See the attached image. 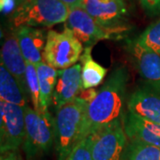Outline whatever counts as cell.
Segmentation results:
<instances>
[{"label":"cell","instance_id":"cell-10","mask_svg":"<svg viewBox=\"0 0 160 160\" xmlns=\"http://www.w3.org/2000/svg\"><path fill=\"white\" fill-rule=\"evenodd\" d=\"M81 70L80 64H75L68 69H59L52 99V104L55 110L79 96L83 90Z\"/></svg>","mask_w":160,"mask_h":160},{"label":"cell","instance_id":"cell-12","mask_svg":"<svg viewBox=\"0 0 160 160\" xmlns=\"http://www.w3.org/2000/svg\"><path fill=\"white\" fill-rule=\"evenodd\" d=\"M82 6L92 17L103 25L125 24L127 8L124 0H83Z\"/></svg>","mask_w":160,"mask_h":160},{"label":"cell","instance_id":"cell-16","mask_svg":"<svg viewBox=\"0 0 160 160\" xmlns=\"http://www.w3.org/2000/svg\"><path fill=\"white\" fill-rule=\"evenodd\" d=\"M29 92L19 80L0 65V101L26 108L28 105Z\"/></svg>","mask_w":160,"mask_h":160},{"label":"cell","instance_id":"cell-5","mask_svg":"<svg viewBox=\"0 0 160 160\" xmlns=\"http://www.w3.org/2000/svg\"><path fill=\"white\" fill-rule=\"evenodd\" d=\"M65 27L73 32L85 47L92 46L101 40L119 39L130 29L126 24L117 26L103 25L92 17L83 6L70 8Z\"/></svg>","mask_w":160,"mask_h":160},{"label":"cell","instance_id":"cell-20","mask_svg":"<svg viewBox=\"0 0 160 160\" xmlns=\"http://www.w3.org/2000/svg\"><path fill=\"white\" fill-rule=\"evenodd\" d=\"M26 84L33 109L41 111L40 109V87L36 65L26 62Z\"/></svg>","mask_w":160,"mask_h":160},{"label":"cell","instance_id":"cell-11","mask_svg":"<svg viewBox=\"0 0 160 160\" xmlns=\"http://www.w3.org/2000/svg\"><path fill=\"white\" fill-rule=\"evenodd\" d=\"M139 74L146 83L160 86V54L138 43L129 41L126 47Z\"/></svg>","mask_w":160,"mask_h":160},{"label":"cell","instance_id":"cell-6","mask_svg":"<svg viewBox=\"0 0 160 160\" xmlns=\"http://www.w3.org/2000/svg\"><path fill=\"white\" fill-rule=\"evenodd\" d=\"M84 46L73 32L65 27L62 32L49 30L43 52L44 62L56 69H65L78 62Z\"/></svg>","mask_w":160,"mask_h":160},{"label":"cell","instance_id":"cell-27","mask_svg":"<svg viewBox=\"0 0 160 160\" xmlns=\"http://www.w3.org/2000/svg\"><path fill=\"white\" fill-rule=\"evenodd\" d=\"M25 0H14V2H15V4H16V7H17L18 6H20L22 3H23Z\"/></svg>","mask_w":160,"mask_h":160},{"label":"cell","instance_id":"cell-4","mask_svg":"<svg viewBox=\"0 0 160 160\" xmlns=\"http://www.w3.org/2000/svg\"><path fill=\"white\" fill-rule=\"evenodd\" d=\"M25 138L22 147L27 160L38 158L49 152L54 145V118L49 111L24 108Z\"/></svg>","mask_w":160,"mask_h":160},{"label":"cell","instance_id":"cell-18","mask_svg":"<svg viewBox=\"0 0 160 160\" xmlns=\"http://www.w3.org/2000/svg\"><path fill=\"white\" fill-rule=\"evenodd\" d=\"M92 47H85L84 52L80 58L82 62V85L83 89L93 88L100 86L107 74V69L96 62L92 57Z\"/></svg>","mask_w":160,"mask_h":160},{"label":"cell","instance_id":"cell-9","mask_svg":"<svg viewBox=\"0 0 160 160\" xmlns=\"http://www.w3.org/2000/svg\"><path fill=\"white\" fill-rule=\"evenodd\" d=\"M126 105L128 112L160 124V86L145 83L132 93Z\"/></svg>","mask_w":160,"mask_h":160},{"label":"cell","instance_id":"cell-3","mask_svg":"<svg viewBox=\"0 0 160 160\" xmlns=\"http://www.w3.org/2000/svg\"><path fill=\"white\" fill-rule=\"evenodd\" d=\"M70 8L61 0H25L15 7L11 17L12 27H52L66 22Z\"/></svg>","mask_w":160,"mask_h":160},{"label":"cell","instance_id":"cell-26","mask_svg":"<svg viewBox=\"0 0 160 160\" xmlns=\"http://www.w3.org/2000/svg\"><path fill=\"white\" fill-rule=\"evenodd\" d=\"M66 6H68L69 8H73L77 6H82L83 0H61Z\"/></svg>","mask_w":160,"mask_h":160},{"label":"cell","instance_id":"cell-23","mask_svg":"<svg viewBox=\"0 0 160 160\" xmlns=\"http://www.w3.org/2000/svg\"><path fill=\"white\" fill-rule=\"evenodd\" d=\"M144 11L149 15H157L160 12V0H140Z\"/></svg>","mask_w":160,"mask_h":160},{"label":"cell","instance_id":"cell-2","mask_svg":"<svg viewBox=\"0 0 160 160\" xmlns=\"http://www.w3.org/2000/svg\"><path fill=\"white\" fill-rule=\"evenodd\" d=\"M86 101L77 97L56 110L54 117V148L57 160H66L76 145L81 142L86 116Z\"/></svg>","mask_w":160,"mask_h":160},{"label":"cell","instance_id":"cell-22","mask_svg":"<svg viewBox=\"0 0 160 160\" xmlns=\"http://www.w3.org/2000/svg\"><path fill=\"white\" fill-rule=\"evenodd\" d=\"M91 137L83 139L76 145L66 160H92Z\"/></svg>","mask_w":160,"mask_h":160},{"label":"cell","instance_id":"cell-21","mask_svg":"<svg viewBox=\"0 0 160 160\" xmlns=\"http://www.w3.org/2000/svg\"><path fill=\"white\" fill-rule=\"evenodd\" d=\"M136 40L142 46L160 54V19L148 26Z\"/></svg>","mask_w":160,"mask_h":160},{"label":"cell","instance_id":"cell-14","mask_svg":"<svg viewBox=\"0 0 160 160\" xmlns=\"http://www.w3.org/2000/svg\"><path fill=\"white\" fill-rule=\"evenodd\" d=\"M123 126L128 140L139 141L160 148V124L126 112Z\"/></svg>","mask_w":160,"mask_h":160},{"label":"cell","instance_id":"cell-17","mask_svg":"<svg viewBox=\"0 0 160 160\" xmlns=\"http://www.w3.org/2000/svg\"><path fill=\"white\" fill-rule=\"evenodd\" d=\"M40 87V109L48 111L52 104V94L58 78L59 69H54L45 62L36 65Z\"/></svg>","mask_w":160,"mask_h":160},{"label":"cell","instance_id":"cell-24","mask_svg":"<svg viewBox=\"0 0 160 160\" xmlns=\"http://www.w3.org/2000/svg\"><path fill=\"white\" fill-rule=\"evenodd\" d=\"M97 91L93 88H89V89H83L80 92L78 97L83 99L84 101H86V102L89 103L93 98L96 96Z\"/></svg>","mask_w":160,"mask_h":160},{"label":"cell","instance_id":"cell-7","mask_svg":"<svg viewBox=\"0 0 160 160\" xmlns=\"http://www.w3.org/2000/svg\"><path fill=\"white\" fill-rule=\"evenodd\" d=\"M89 136L92 160H121L129 141L123 120L116 121Z\"/></svg>","mask_w":160,"mask_h":160},{"label":"cell","instance_id":"cell-1","mask_svg":"<svg viewBox=\"0 0 160 160\" xmlns=\"http://www.w3.org/2000/svg\"><path fill=\"white\" fill-rule=\"evenodd\" d=\"M127 82L128 72L125 67L118 68L110 74L96 96L87 104L81 141L116 121L123 120Z\"/></svg>","mask_w":160,"mask_h":160},{"label":"cell","instance_id":"cell-25","mask_svg":"<svg viewBox=\"0 0 160 160\" xmlns=\"http://www.w3.org/2000/svg\"><path fill=\"white\" fill-rule=\"evenodd\" d=\"M0 160H23L21 153L17 150H11V151H6L5 153H2L0 157Z\"/></svg>","mask_w":160,"mask_h":160},{"label":"cell","instance_id":"cell-13","mask_svg":"<svg viewBox=\"0 0 160 160\" xmlns=\"http://www.w3.org/2000/svg\"><path fill=\"white\" fill-rule=\"evenodd\" d=\"M26 62L34 65L44 62L43 52L47 40L44 29L23 26L14 30Z\"/></svg>","mask_w":160,"mask_h":160},{"label":"cell","instance_id":"cell-8","mask_svg":"<svg viewBox=\"0 0 160 160\" xmlns=\"http://www.w3.org/2000/svg\"><path fill=\"white\" fill-rule=\"evenodd\" d=\"M25 138L24 108L0 101V151L17 150Z\"/></svg>","mask_w":160,"mask_h":160},{"label":"cell","instance_id":"cell-19","mask_svg":"<svg viewBox=\"0 0 160 160\" xmlns=\"http://www.w3.org/2000/svg\"><path fill=\"white\" fill-rule=\"evenodd\" d=\"M121 160H160V148L129 140Z\"/></svg>","mask_w":160,"mask_h":160},{"label":"cell","instance_id":"cell-15","mask_svg":"<svg viewBox=\"0 0 160 160\" xmlns=\"http://www.w3.org/2000/svg\"><path fill=\"white\" fill-rule=\"evenodd\" d=\"M1 64L28 90L26 84V61L14 32L5 40L2 46Z\"/></svg>","mask_w":160,"mask_h":160}]
</instances>
